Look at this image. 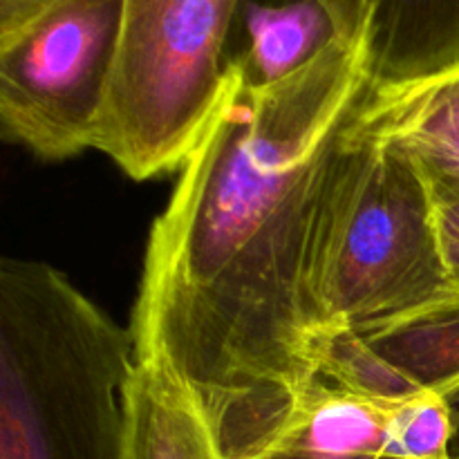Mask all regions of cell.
Wrapping results in <instances>:
<instances>
[{
  "label": "cell",
  "instance_id": "obj_1",
  "mask_svg": "<svg viewBox=\"0 0 459 459\" xmlns=\"http://www.w3.org/2000/svg\"><path fill=\"white\" fill-rule=\"evenodd\" d=\"M372 39L336 36L276 83L229 56L220 106L151 227L130 332L204 402L220 442L321 379L314 245Z\"/></svg>",
  "mask_w": 459,
  "mask_h": 459
},
{
  "label": "cell",
  "instance_id": "obj_2",
  "mask_svg": "<svg viewBox=\"0 0 459 459\" xmlns=\"http://www.w3.org/2000/svg\"><path fill=\"white\" fill-rule=\"evenodd\" d=\"M137 366L119 325L40 260H0V459H124Z\"/></svg>",
  "mask_w": 459,
  "mask_h": 459
},
{
  "label": "cell",
  "instance_id": "obj_3",
  "mask_svg": "<svg viewBox=\"0 0 459 459\" xmlns=\"http://www.w3.org/2000/svg\"><path fill=\"white\" fill-rule=\"evenodd\" d=\"M448 285L426 179L402 152L345 137L309 276L321 334L393 316Z\"/></svg>",
  "mask_w": 459,
  "mask_h": 459
},
{
  "label": "cell",
  "instance_id": "obj_4",
  "mask_svg": "<svg viewBox=\"0 0 459 459\" xmlns=\"http://www.w3.org/2000/svg\"><path fill=\"white\" fill-rule=\"evenodd\" d=\"M245 0H124L92 148L143 182L179 170L209 128Z\"/></svg>",
  "mask_w": 459,
  "mask_h": 459
},
{
  "label": "cell",
  "instance_id": "obj_5",
  "mask_svg": "<svg viewBox=\"0 0 459 459\" xmlns=\"http://www.w3.org/2000/svg\"><path fill=\"white\" fill-rule=\"evenodd\" d=\"M124 0H56L0 40L4 139L40 160L92 148L106 103Z\"/></svg>",
  "mask_w": 459,
  "mask_h": 459
},
{
  "label": "cell",
  "instance_id": "obj_6",
  "mask_svg": "<svg viewBox=\"0 0 459 459\" xmlns=\"http://www.w3.org/2000/svg\"><path fill=\"white\" fill-rule=\"evenodd\" d=\"M321 379L372 399L435 393L459 402V285L393 316L318 336Z\"/></svg>",
  "mask_w": 459,
  "mask_h": 459
},
{
  "label": "cell",
  "instance_id": "obj_7",
  "mask_svg": "<svg viewBox=\"0 0 459 459\" xmlns=\"http://www.w3.org/2000/svg\"><path fill=\"white\" fill-rule=\"evenodd\" d=\"M388 408L316 379L278 403L224 459H399Z\"/></svg>",
  "mask_w": 459,
  "mask_h": 459
},
{
  "label": "cell",
  "instance_id": "obj_8",
  "mask_svg": "<svg viewBox=\"0 0 459 459\" xmlns=\"http://www.w3.org/2000/svg\"><path fill=\"white\" fill-rule=\"evenodd\" d=\"M348 139L402 152L429 186H459V65L406 83H375Z\"/></svg>",
  "mask_w": 459,
  "mask_h": 459
},
{
  "label": "cell",
  "instance_id": "obj_9",
  "mask_svg": "<svg viewBox=\"0 0 459 459\" xmlns=\"http://www.w3.org/2000/svg\"><path fill=\"white\" fill-rule=\"evenodd\" d=\"M339 36L372 39L375 83H406L459 65V0H318Z\"/></svg>",
  "mask_w": 459,
  "mask_h": 459
},
{
  "label": "cell",
  "instance_id": "obj_10",
  "mask_svg": "<svg viewBox=\"0 0 459 459\" xmlns=\"http://www.w3.org/2000/svg\"><path fill=\"white\" fill-rule=\"evenodd\" d=\"M124 411V459H224L200 394L161 363L137 361Z\"/></svg>",
  "mask_w": 459,
  "mask_h": 459
},
{
  "label": "cell",
  "instance_id": "obj_11",
  "mask_svg": "<svg viewBox=\"0 0 459 459\" xmlns=\"http://www.w3.org/2000/svg\"><path fill=\"white\" fill-rule=\"evenodd\" d=\"M238 22L245 49L231 58L258 85L287 79L339 36L318 0H245Z\"/></svg>",
  "mask_w": 459,
  "mask_h": 459
},
{
  "label": "cell",
  "instance_id": "obj_12",
  "mask_svg": "<svg viewBox=\"0 0 459 459\" xmlns=\"http://www.w3.org/2000/svg\"><path fill=\"white\" fill-rule=\"evenodd\" d=\"M388 433L399 459H453L455 406L435 393L390 402Z\"/></svg>",
  "mask_w": 459,
  "mask_h": 459
},
{
  "label": "cell",
  "instance_id": "obj_13",
  "mask_svg": "<svg viewBox=\"0 0 459 459\" xmlns=\"http://www.w3.org/2000/svg\"><path fill=\"white\" fill-rule=\"evenodd\" d=\"M429 191L444 273L451 285H459V186H429Z\"/></svg>",
  "mask_w": 459,
  "mask_h": 459
},
{
  "label": "cell",
  "instance_id": "obj_14",
  "mask_svg": "<svg viewBox=\"0 0 459 459\" xmlns=\"http://www.w3.org/2000/svg\"><path fill=\"white\" fill-rule=\"evenodd\" d=\"M56 0H0V40L30 25Z\"/></svg>",
  "mask_w": 459,
  "mask_h": 459
},
{
  "label": "cell",
  "instance_id": "obj_15",
  "mask_svg": "<svg viewBox=\"0 0 459 459\" xmlns=\"http://www.w3.org/2000/svg\"><path fill=\"white\" fill-rule=\"evenodd\" d=\"M453 406H455V439H453L451 455L453 459H459V402L453 403Z\"/></svg>",
  "mask_w": 459,
  "mask_h": 459
}]
</instances>
